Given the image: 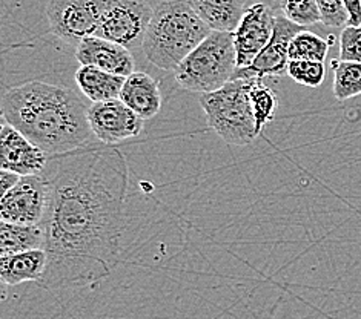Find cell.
<instances>
[{
	"instance_id": "cell-27",
	"label": "cell",
	"mask_w": 361,
	"mask_h": 319,
	"mask_svg": "<svg viewBox=\"0 0 361 319\" xmlns=\"http://www.w3.org/2000/svg\"><path fill=\"white\" fill-rule=\"evenodd\" d=\"M349 13V25L361 23V0H343Z\"/></svg>"
},
{
	"instance_id": "cell-25",
	"label": "cell",
	"mask_w": 361,
	"mask_h": 319,
	"mask_svg": "<svg viewBox=\"0 0 361 319\" xmlns=\"http://www.w3.org/2000/svg\"><path fill=\"white\" fill-rule=\"evenodd\" d=\"M340 60L361 62V23L346 25L340 34Z\"/></svg>"
},
{
	"instance_id": "cell-26",
	"label": "cell",
	"mask_w": 361,
	"mask_h": 319,
	"mask_svg": "<svg viewBox=\"0 0 361 319\" xmlns=\"http://www.w3.org/2000/svg\"><path fill=\"white\" fill-rule=\"evenodd\" d=\"M20 177L22 175L16 174V172H11V170H5V169L0 170V192H2V195H5L10 189H13L17 181L20 180Z\"/></svg>"
},
{
	"instance_id": "cell-18",
	"label": "cell",
	"mask_w": 361,
	"mask_h": 319,
	"mask_svg": "<svg viewBox=\"0 0 361 319\" xmlns=\"http://www.w3.org/2000/svg\"><path fill=\"white\" fill-rule=\"evenodd\" d=\"M47 232L42 224L0 223V256L45 249Z\"/></svg>"
},
{
	"instance_id": "cell-7",
	"label": "cell",
	"mask_w": 361,
	"mask_h": 319,
	"mask_svg": "<svg viewBox=\"0 0 361 319\" xmlns=\"http://www.w3.org/2000/svg\"><path fill=\"white\" fill-rule=\"evenodd\" d=\"M154 8L146 0H106L96 36L128 49L142 46Z\"/></svg>"
},
{
	"instance_id": "cell-12",
	"label": "cell",
	"mask_w": 361,
	"mask_h": 319,
	"mask_svg": "<svg viewBox=\"0 0 361 319\" xmlns=\"http://www.w3.org/2000/svg\"><path fill=\"white\" fill-rule=\"evenodd\" d=\"M275 15L264 4H254L246 11L234 31L237 68L249 66L268 45L274 34Z\"/></svg>"
},
{
	"instance_id": "cell-6",
	"label": "cell",
	"mask_w": 361,
	"mask_h": 319,
	"mask_svg": "<svg viewBox=\"0 0 361 319\" xmlns=\"http://www.w3.org/2000/svg\"><path fill=\"white\" fill-rule=\"evenodd\" d=\"M105 6L106 0H49V31L68 45L77 46L85 37L96 36Z\"/></svg>"
},
{
	"instance_id": "cell-20",
	"label": "cell",
	"mask_w": 361,
	"mask_h": 319,
	"mask_svg": "<svg viewBox=\"0 0 361 319\" xmlns=\"http://www.w3.org/2000/svg\"><path fill=\"white\" fill-rule=\"evenodd\" d=\"M331 43H334V39L326 40L315 32L303 30V31H300L290 42L289 58L290 60H312V62H324L326 57H328Z\"/></svg>"
},
{
	"instance_id": "cell-17",
	"label": "cell",
	"mask_w": 361,
	"mask_h": 319,
	"mask_svg": "<svg viewBox=\"0 0 361 319\" xmlns=\"http://www.w3.org/2000/svg\"><path fill=\"white\" fill-rule=\"evenodd\" d=\"M126 77L103 71L96 66L82 65L75 73V83L79 89L92 103L118 99Z\"/></svg>"
},
{
	"instance_id": "cell-24",
	"label": "cell",
	"mask_w": 361,
	"mask_h": 319,
	"mask_svg": "<svg viewBox=\"0 0 361 319\" xmlns=\"http://www.w3.org/2000/svg\"><path fill=\"white\" fill-rule=\"evenodd\" d=\"M322 23L329 28H345L349 25V13L343 0H317Z\"/></svg>"
},
{
	"instance_id": "cell-13",
	"label": "cell",
	"mask_w": 361,
	"mask_h": 319,
	"mask_svg": "<svg viewBox=\"0 0 361 319\" xmlns=\"http://www.w3.org/2000/svg\"><path fill=\"white\" fill-rule=\"evenodd\" d=\"M75 58L80 65L96 66L103 71L128 77L134 73L131 51L120 43L99 36L85 37L75 46Z\"/></svg>"
},
{
	"instance_id": "cell-4",
	"label": "cell",
	"mask_w": 361,
	"mask_h": 319,
	"mask_svg": "<svg viewBox=\"0 0 361 319\" xmlns=\"http://www.w3.org/2000/svg\"><path fill=\"white\" fill-rule=\"evenodd\" d=\"M252 83L254 79H232L199 99L206 123L229 146H247L259 137L251 103Z\"/></svg>"
},
{
	"instance_id": "cell-8",
	"label": "cell",
	"mask_w": 361,
	"mask_h": 319,
	"mask_svg": "<svg viewBox=\"0 0 361 319\" xmlns=\"http://www.w3.org/2000/svg\"><path fill=\"white\" fill-rule=\"evenodd\" d=\"M51 200V184L42 175L20 177L16 186L0 198V218L8 223L42 224Z\"/></svg>"
},
{
	"instance_id": "cell-11",
	"label": "cell",
	"mask_w": 361,
	"mask_h": 319,
	"mask_svg": "<svg viewBox=\"0 0 361 319\" xmlns=\"http://www.w3.org/2000/svg\"><path fill=\"white\" fill-rule=\"evenodd\" d=\"M49 161V155L11 126L2 117L0 129V168L22 177L42 175Z\"/></svg>"
},
{
	"instance_id": "cell-23",
	"label": "cell",
	"mask_w": 361,
	"mask_h": 319,
	"mask_svg": "<svg viewBox=\"0 0 361 319\" xmlns=\"http://www.w3.org/2000/svg\"><path fill=\"white\" fill-rule=\"evenodd\" d=\"M288 75L292 80L307 88H318L326 77L324 62L312 60H290L288 65Z\"/></svg>"
},
{
	"instance_id": "cell-22",
	"label": "cell",
	"mask_w": 361,
	"mask_h": 319,
	"mask_svg": "<svg viewBox=\"0 0 361 319\" xmlns=\"http://www.w3.org/2000/svg\"><path fill=\"white\" fill-rule=\"evenodd\" d=\"M281 15L302 27H314L322 22L317 0H280Z\"/></svg>"
},
{
	"instance_id": "cell-2",
	"label": "cell",
	"mask_w": 361,
	"mask_h": 319,
	"mask_svg": "<svg viewBox=\"0 0 361 319\" xmlns=\"http://www.w3.org/2000/svg\"><path fill=\"white\" fill-rule=\"evenodd\" d=\"M2 117L49 157L91 143L88 108L66 86L28 82L8 89Z\"/></svg>"
},
{
	"instance_id": "cell-9",
	"label": "cell",
	"mask_w": 361,
	"mask_h": 319,
	"mask_svg": "<svg viewBox=\"0 0 361 319\" xmlns=\"http://www.w3.org/2000/svg\"><path fill=\"white\" fill-rule=\"evenodd\" d=\"M303 30L306 28L290 22L285 15H275L274 34L268 45L254 58L251 65L237 68L232 79L264 80L266 77L288 75V65L290 62L289 45L292 39Z\"/></svg>"
},
{
	"instance_id": "cell-10",
	"label": "cell",
	"mask_w": 361,
	"mask_h": 319,
	"mask_svg": "<svg viewBox=\"0 0 361 319\" xmlns=\"http://www.w3.org/2000/svg\"><path fill=\"white\" fill-rule=\"evenodd\" d=\"M88 122L92 135L100 143L117 144L135 139L142 132L143 122L120 99L96 101L88 108Z\"/></svg>"
},
{
	"instance_id": "cell-15",
	"label": "cell",
	"mask_w": 361,
	"mask_h": 319,
	"mask_svg": "<svg viewBox=\"0 0 361 319\" xmlns=\"http://www.w3.org/2000/svg\"><path fill=\"white\" fill-rule=\"evenodd\" d=\"M48 267V254L45 249L27 250V252L2 256L0 277L4 284L17 286L22 282H40Z\"/></svg>"
},
{
	"instance_id": "cell-1",
	"label": "cell",
	"mask_w": 361,
	"mask_h": 319,
	"mask_svg": "<svg viewBox=\"0 0 361 319\" xmlns=\"http://www.w3.org/2000/svg\"><path fill=\"white\" fill-rule=\"evenodd\" d=\"M51 200L47 232L45 289L87 286L106 278L122 252L130 170L113 144L88 143L49 157L44 172Z\"/></svg>"
},
{
	"instance_id": "cell-14",
	"label": "cell",
	"mask_w": 361,
	"mask_h": 319,
	"mask_svg": "<svg viewBox=\"0 0 361 319\" xmlns=\"http://www.w3.org/2000/svg\"><path fill=\"white\" fill-rule=\"evenodd\" d=\"M118 99L140 118L151 120L161 109L160 83L149 74L134 71L126 77Z\"/></svg>"
},
{
	"instance_id": "cell-3",
	"label": "cell",
	"mask_w": 361,
	"mask_h": 319,
	"mask_svg": "<svg viewBox=\"0 0 361 319\" xmlns=\"http://www.w3.org/2000/svg\"><path fill=\"white\" fill-rule=\"evenodd\" d=\"M211 31L188 0H165L154 6L143 54L159 70L176 71Z\"/></svg>"
},
{
	"instance_id": "cell-21",
	"label": "cell",
	"mask_w": 361,
	"mask_h": 319,
	"mask_svg": "<svg viewBox=\"0 0 361 319\" xmlns=\"http://www.w3.org/2000/svg\"><path fill=\"white\" fill-rule=\"evenodd\" d=\"M251 103L257 125V134L260 135L264 126H268L277 114L279 97L277 94L266 86L263 80H254L251 88Z\"/></svg>"
},
{
	"instance_id": "cell-5",
	"label": "cell",
	"mask_w": 361,
	"mask_h": 319,
	"mask_svg": "<svg viewBox=\"0 0 361 319\" xmlns=\"http://www.w3.org/2000/svg\"><path fill=\"white\" fill-rule=\"evenodd\" d=\"M237 70L234 32L211 31L174 71L180 88L191 92H212L232 80Z\"/></svg>"
},
{
	"instance_id": "cell-16",
	"label": "cell",
	"mask_w": 361,
	"mask_h": 319,
	"mask_svg": "<svg viewBox=\"0 0 361 319\" xmlns=\"http://www.w3.org/2000/svg\"><path fill=\"white\" fill-rule=\"evenodd\" d=\"M212 31L234 32L246 11V0H188Z\"/></svg>"
},
{
	"instance_id": "cell-19",
	"label": "cell",
	"mask_w": 361,
	"mask_h": 319,
	"mask_svg": "<svg viewBox=\"0 0 361 319\" xmlns=\"http://www.w3.org/2000/svg\"><path fill=\"white\" fill-rule=\"evenodd\" d=\"M334 96L340 101L361 96V62L332 60Z\"/></svg>"
}]
</instances>
